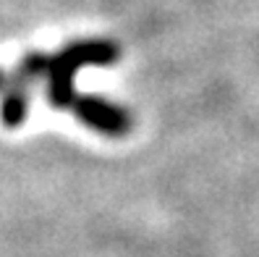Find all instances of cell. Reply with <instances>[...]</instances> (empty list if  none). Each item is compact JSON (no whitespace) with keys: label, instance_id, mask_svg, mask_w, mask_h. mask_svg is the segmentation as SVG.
<instances>
[{"label":"cell","instance_id":"obj_1","mask_svg":"<svg viewBox=\"0 0 259 257\" xmlns=\"http://www.w3.org/2000/svg\"><path fill=\"white\" fill-rule=\"evenodd\" d=\"M118 45L110 40H81L63 48L55 58L48 60L50 77V102L55 108H71L79 97L73 92V74L84 66H110L118 60Z\"/></svg>","mask_w":259,"mask_h":257},{"label":"cell","instance_id":"obj_2","mask_svg":"<svg viewBox=\"0 0 259 257\" xmlns=\"http://www.w3.org/2000/svg\"><path fill=\"white\" fill-rule=\"evenodd\" d=\"M73 111L81 124L113 139L126 137L134 126L131 113L126 108H120V105L105 100V97H97V95H79L73 100Z\"/></svg>","mask_w":259,"mask_h":257},{"label":"cell","instance_id":"obj_3","mask_svg":"<svg viewBox=\"0 0 259 257\" xmlns=\"http://www.w3.org/2000/svg\"><path fill=\"white\" fill-rule=\"evenodd\" d=\"M48 71V58H42L39 53H29L21 63L13 71V79L6 87V97H3V121L8 126H19L26 113V100H29V87L37 77Z\"/></svg>","mask_w":259,"mask_h":257}]
</instances>
